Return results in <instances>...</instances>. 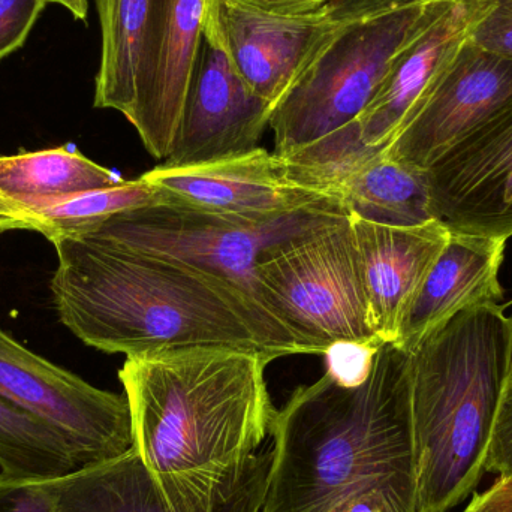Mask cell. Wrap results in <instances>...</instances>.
Segmentation results:
<instances>
[{
  "label": "cell",
  "instance_id": "7c38bea8",
  "mask_svg": "<svg viewBox=\"0 0 512 512\" xmlns=\"http://www.w3.org/2000/svg\"><path fill=\"white\" fill-rule=\"evenodd\" d=\"M276 108L256 95L221 36L204 20L203 41L165 165L201 164L258 147Z\"/></svg>",
  "mask_w": 512,
  "mask_h": 512
},
{
  "label": "cell",
  "instance_id": "cb8c5ba5",
  "mask_svg": "<svg viewBox=\"0 0 512 512\" xmlns=\"http://www.w3.org/2000/svg\"><path fill=\"white\" fill-rule=\"evenodd\" d=\"M378 349L375 345L334 343L324 354L327 373L340 385L358 387L369 378Z\"/></svg>",
  "mask_w": 512,
  "mask_h": 512
},
{
  "label": "cell",
  "instance_id": "e0dca14e",
  "mask_svg": "<svg viewBox=\"0 0 512 512\" xmlns=\"http://www.w3.org/2000/svg\"><path fill=\"white\" fill-rule=\"evenodd\" d=\"M370 327L382 343H396L400 325L430 268L447 245L450 228L432 221L393 227L349 215Z\"/></svg>",
  "mask_w": 512,
  "mask_h": 512
},
{
  "label": "cell",
  "instance_id": "277c9868",
  "mask_svg": "<svg viewBox=\"0 0 512 512\" xmlns=\"http://www.w3.org/2000/svg\"><path fill=\"white\" fill-rule=\"evenodd\" d=\"M510 351L499 304L456 313L409 351L417 512L453 510L486 474Z\"/></svg>",
  "mask_w": 512,
  "mask_h": 512
},
{
  "label": "cell",
  "instance_id": "f546056e",
  "mask_svg": "<svg viewBox=\"0 0 512 512\" xmlns=\"http://www.w3.org/2000/svg\"><path fill=\"white\" fill-rule=\"evenodd\" d=\"M240 2L267 14L297 15L316 11L333 0H240Z\"/></svg>",
  "mask_w": 512,
  "mask_h": 512
},
{
  "label": "cell",
  "instance_id": "9c48e42d",
  "mask_svg": "<svg viewBox=\"0 0 512 512\" xmlns=\"http://www.w3.org/2000/svg\"><path fill=\"white\" fill-rule=\"evenodd\" d=\"M0 397L62 433L83 468L117 459L134 448L125 394L93 387L30 352L2 328Z\"/></svg>",
  "mask_w": 512,
  "mask_h": 512
},
{
  "label": "cell",
  "instance_id": "d4e9b609",
  "mask_svg": "<svg viewBox=\"0 0 512 512\" xmlns=\"http://www.w3.org/2000/svg\"><path fill=\"white\" fill-rule=\"evenodd\" d=\"M45 0H0V60L23 47Z\"/></svg>",
  "mask_w": 512,
  "mask_h": 512
},
{
  "label": "cell",
  "instance_id": "603a6c76",
  "mask_svg": "<svg viewBox=\"0 0 512 512\" xmlns=\"http://www.w3.org/2000/svg\"><path fill=\"white\" fill-rule=\"evenodd\" d=\"M164 201L158 189L140 177L137 180H125L110 188L38 201L23 207L35 221V233L54 242L59 237L75 236L117 213Z\"/></svg>",
  "mask_w": 512,
  "mask_h": 512
},
{
  "label": "cell",
  "instance_id": "4fadbf2b",
  "mask_svg": "<svg viewBox=\"0 0 512 512\" xmlns=\"http://www.w3.org/2000/svg\"><path fill=\"white\" fill-rule=\"evenodd\" d=\"M141 177L165 203L240 218H276L340 204L301 185L282 156L261 147L201 164H162Z\"/></svg>",
  "mask_w": 512,
  "mask_h": 512
},
{
  "label": "cell",
  "instance_id": "484cf974",
  "mask_svg": "<svg viewBox=\"0 0 512 512\" xmlns=\"http://www.w3.org/2000/svg\"><path fill=\"white\" fill-rule=\"evenodd\" d=\"M486 17L471 35L477 47L512 60V0H489Z\"/></svg>",
  "mask_w": 512,
  "mask_h": 512
},
{
  "label": "cell",
  "instance_id": "5b68a950",
  "mask_svg": "<svg viewBox=\"0 0 512 512\" xmlns=\"http://www.w3.org/2000/svg\"><path fill=\"white\" fill-rule=\"evenodd\" d=\"M432 2L388 0L343 26L274 110V153L297 152L355 122Z\"/></svg>",
  "mask_w": 512,
  "mask_h": 512
},
{
  "label": "cell",
  "instance_id": "5bb4252c",
  "mask_svg": "<svg viewBox=\"0 0 512 512\" xmlns=\"http://www.w3.org/2000/svg\"><path fill=\"white\" fill-rule=\"evenodd\" d=\"M430 207L450 230L512 237V102L429 170Z\"/></svg>",
  "mask_w": 512,
  "mask_h": 512
},
{
  "label": "cell",
  "instance_id": "52a82bcc",
  "mask_svg": "<svg viewBox=\"0 0 512 512\" xmlns=\"http://www.w3.org/2000/svg\"><path fill=\"white\" fill-rule=\"evenodd\" d=\"M255 277L262 304L318 355L334 343L382 345L370 327L349 216L265 252Z\"/></svg>",
  "mask_w": 512,
  "mask_h": 512
},
{
  "label": "cell",
  "instance_id": "8992f818",
  "mask_svg": "<svg viewBox=\"0 0 512 512\" xmlns=\"http://www.w3.org/2000/svg\"><path fill=\"white\" fill-rule=\"evenodd\" d=\"M346 216L348 212L340 204L276 218H240L164 201L117 213L69 237L101 240L188 265L233 283L262 304L255 277L259 258L288 240Z\"/></svg>",
  "mask_w": 512,
  "mask_h": 512
},
{
  "label": "cell",
  "instance_id": "44dd1931",
  "mask_svg": "<svg viewBox=\"0 0 512 512\" xmlns=\"http://www.w3.org/2000/svg\"><path fill=\"white\" fill-rule=\"evenodd\" d=\"M152 0H95L101 24V63L95 78V108L128 117L143 53Z\"/></svg>",
  "mask_w": 512,
  "mask_h": 512
},
{
  "label": "cell",
  "instance_id": "83f0119b",
  "mask_svg": "<svg viewBox=\"0 0 512 512\" xmlns=\"http://www.w3.org/2000/svg\"><path fill=\"white\" fill-rule=\"evenodd\" d=\"M486 469L499 477H512V385H507L502 396Z\"/></svg>",
  "mask_w": 512,
  "mask_h": 512
},
{
  "label": "cell",
  "instance_id": "1f68e13d",
  "mask_svg": "<svg viewBox=\"0 0 512 512\" xmlns=\"http://www.w3.org/2000/svg\"><path fill=\"white\" fill-rule=\"evenodd\" d=\"M45 2H47V5L53 3V5L63 6L66 11L71 12L75 20L83 21V23L87 21V14H89V2L87 0H45Z\"/></svg>",
  "mask_w": 512,
  "mask_h": 512
},
{
  "label": "cell",
  "instance_id": "ba28073f",
  "mask_svg": "<svg viewBox=\"0 0 512 512\" xmlns=\"http://www.w3.org/2000/svg\"><path fill=\"white\" fill-rule=\"evenodd\" d=\"M271 450L200 474H155L135 448L57 480L53 512H262Z\"/></svg>",
  "mask_w": 512,
  "mask_h": 512
},
{
  "label": "cell",
  "instance_id": "4dcf8cb0",
  "mask_svg": "<svg viewBox=\"0 0 512 512\" xmlns=\"http://www.w3.org/2000/svg\"><path fill=\"white\" fill-rule=\"evenodd\" d=\"M12 230L35 231V221L23 206L0 194V234Z\"/></svg>",
  "mask_w": 512,
  "mask_h": 512
},
{
  "label": "cell",
  "instance_id": "3957f363",
  "mask_svg": "<svg viewBox=\"0 0 512 512\" xmlns=\"http://www.w3.org/2000/svg\"><path fill=\"white\" fill-rule=\"evenodd\" d=\"M255 352L182 348L131 355L119 370L134 448L155 474L224 471L261 450L276 408Z\"/></svg>",
  "mask_w": 512,
  "mask_h": 512
},
{
  "label": "cell",
  "instance_id": "8fae6325",
  "mask_svg": "<svg viewBox=\"0 0 512 512\" xmlns=\"http://www.w3.org/2000/svg\"><path fill=\"white\" fill-rule=\"evenodd\" d=\"M510 102L512 60L477 47L469 38L381 155L429 170Z\"/></svg>",
  "mask_w": 512,
  "mask_h": 512
},
{
  "label": "cell",
  "instance_id": "7402d4cb",
  "mask_svg": "<svg viewBox=\"0 0 512 512\" xmlns=\"http://www.w3.org/2000/svg\"><path fill=\"white\" fill-rule=\"evenodd\" d=\"M81 468L62 433L0 397V478L44 483Z\"/></svg>",
  "mask_w": 512,
  "mask_h": 512
},
{
  "label": "cell",
  "instance_id": "ffe728a7",
  "mask_svg": "<svg viewBox=\"0 0 512 512\" xmlns=\"http://www.w3.org/2000/svg\"><path fill=\"white\" fill-rule=\"evenodd\" d=\"M125 179L74 147L0 156V194L26 206L120 185Z\"/></svg>",
  "mask_w": 512,
  "mask_h": 512
},
{
  "label": "cell",
  "instance_id": "9a60e30c",
  "mask_svg": "<svg viewBox=\"0 0 512 512\" xmlns=\"http://www.w3.org/2000/svg\"><path fill=\"white\" fill-rule=\"evenodd\" d=\"M209 0H152L128 122L147 152L170 155L194 75Z\"/></svg>",
  "mask_w": 512,
  "mask_h": 512
},
{
  "label": "cell",
  "instance_id": "2e32d148",
  "mask_svg": "<svg viewBox=\"0 0 512 512\" xmlns=\"http://www.w3.org/2000/svg\"><path fill=\"white\" fill-rule=\"evenodd\" d=\"M489 0H433L384 83L358 117L361 141L384 150L489 12Z\"/></svg>",
  "mask_w": 512,
  "mask_h": 512
},
{
  "label": "cell",
  "instance_id": "30bf717a",
  "mask_svg": "<svg viewBox=\"0 0 512 512\" xmlns=\"http://www.w3.org/2000/svg\"><path fill=\"white\" fill-rule=\"evenodd\" d=\"M385 2L333 0L306 14L276 15L240 0H209L204 20L221 36L246 83L277 108L343 26Z\"/></svg>",
  "mask_w": 512,
  "mask_h": 512
},
{
  "label": "cell",
  "instance_id": "7a4b0ae2",
  "mask_svg": "<svg viewBox=\"0 0 512 512\" xmlns=\"http://www.w3.org/2000/svg\"><path fill=\"white\" fill-rule=\"evenodd\" d=\"M262 512H334L388 487L417 496L411 354L379 346L369 378L345 387L327 372L274 414Z\"/></svg>",
  "mask_w": 512,
  "mask_h": 512
},
{
  "label": "cell",
  "instance_id": "4316f807",
  "mask_svg": "<svg viewBox=\"0 0 512 512\" xmlns=\"http://www.w3.org/2000/svg\"><path fill=\"white\" fill-rule=\"evenodd\" d=\"M57 480L18 483L0 478V512H53Z\"/></svg>",
  "mask_w": 512,
  "mask_h": 512
},
{
  "label": "cell",
  "instance_id": "ac0fdd59",
  "mask_svg": "<svg viewBox=\"0 0 512 512\" xmlns=\"http://www.w3.org/2000/svg\"><path fill=\"white\" fill-rule=\"evenodd\" d=\"M507 240L450 230L447 245L409 306L396 345L411 351L442 322L469 307L499 304Z\"/></svg>",
  "mask_w": 512,
  "mask_h": 512
},
{
  "label": "cell",
  "instance_id": "6da1fadb",
  "mask_svg": "<svg viewBox=\"0 0 512 512\" xmlns=\"http://www.w3.org/2000/svg\"><path fill=\"white\" fill-rule=\"evenodd\" d=\"M50 288L60 321L107 354L182 348L255 352L268 361L318 355L254 297L179 262L87 237L54 240Z\"/></svg>",
  "mask_w": 512,
  "mask_h": 512
},
{
  "label": "cell",
  "instance_id": "d6986e66",
  "mask_svg": "<svg viewBox=\"0 0 512 512\" xmlns=\"http://www.w3.org/2000/svg\"><path fill=\"white\" fill-rule=\"evenodd\" d=\"M334 197L355 215L376 224L418 227L436 221L426 171L375 152L333 188Z\"/></svg>",
  "mask_w": 512,
  "mask_h": 512
},
{
  "label": "cell",
  "instance_id": "f1b7e54d",
  "mask_svg": "<svg viewBox=\"0 0 512 512\" xmlns=\"http://www.w3.org/2000/svg\"><path fill=\"white\" fill-rule=\"evenodd\" d=\"M463 512H512V477H499L490 489L475 495Z\"/></svg>",
  "mask_w": 512,
  "mask_h": 512
},
{
  "label": "cell",
  "instance_id": "d6a6232c",
  "mask_svg": "<svg viewBox=\"0 0 512 512\" xmlns=\"http://www.w3.org/2000/svg\"><path fill=\"white\" fill-rule=\"evenodd\" d=\"M508 321H510V328H511V351H510V373H508L507 385H512V315L508 316Z\"/></svg>",
  "mask_w": 512,
  "mask_h": 512
}]
</instances>
